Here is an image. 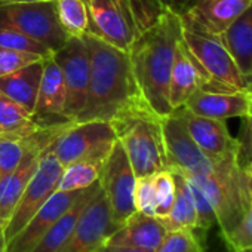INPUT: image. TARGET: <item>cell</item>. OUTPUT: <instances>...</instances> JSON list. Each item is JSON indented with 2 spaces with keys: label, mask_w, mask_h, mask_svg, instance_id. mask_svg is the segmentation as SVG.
Segmentation results:
<instances>
[{
  "label": "cell",
  "mask_w": 252,
  "mask_h": 252,
  "mask_svg": "<svg viewBox=\"0 0 252 252\" xmlns=\"http://www.w3.org/2000/svg\"><path fill=\"white\" fill-rule=\"evenodd\" d=\"M116 141L117 134L110 122H71L49 149L61 165L67 166L83 159L104 162Z\"/></svg>",
  "instance_id": "7"
},
{
  "label": "cell",
  "mask_w": 252,
  "mask_h": 252,
  "mask_svg": "<svg viewBox=\"0 0 252 252\" xmlns=\"http://www.w3.org/2000/svg\"><path fill=\"white\" fill-rule=\"evenodd\" d=\"M156 252H205L194 230L168 231Z\"/></svg>",
  "instance_id": "31"
},
{
  "label": "cell",
  "mask_w": 252,
  "mask_h": 252,
  "mask_svg": "<svg viewBox=\"0 0 252 252\" xmlns=\"http://www.w3.org/2000/svg\"><path fill=\"white\" fill-rule=\"evenodd\" d=\"M23 2H40V0H0V6L12 5V3H23Z\"/></svg>",
  "instance_id": "40"
},
{
  "label": "cell",
  "mask_w": 252,
  "mask_h": 252,
  "mask_svg": "<svg viewBox=\"0 0 252 252\" xmlns=\"http://www.w3.org/2000/svg\"><path fill=\"white\" fill-rule=\"evenodd\" d=\"M0 26H9L23 32L42 43L52 54L61 49L70 39L60 24L55 0L0 6Z\"/></svg>",
  "instance_id": "8"
},
{
  "label": "cell",
  "mask_w": 252,
  "mask_h": 252,
  "mask_svg": "<svg viewBox=\"0 0 252 252\" xmlns=\"http://www.w3.org/2000/svg\"><path fill=\"white\" fill-rule=\"evenodd\" d=\"M181 30L180 14L172 8H160L128 52L137 86L149 108L160 119L172 113L168 98L169 79Z\"/></svg>",
  "instance_id": "2"
},
{
  "label": "cell",
  "mask_w": 252,
  "mask_h": 252,
  "mask_svg": "<svg viewBox=\"0 0 252 252\" xmlns=\"http://www.w3.org/2000/svg\"><path fill=\"white\" fill-rule=\"evenodd\" d=\"M65 83L63 71L57 64L54 55L43 60V73L40 80V88L37 94L36 107L33 111V119L42 126H52L60 123L73 122L65 117Z\"/></svg>",
  "instance_id": "16"
},
{
  "label": "cell",
  "mask_w": 252,
  "mask_h": 252,
  "mask_svg": "<svg viewBox=\"0 0 252 252\" xmlns=\"http://www.w3.org/2000/svg\"><path fill=\"white\" fill-rule=\"evenodd\" d=\"M227 252H252V246L243 248V249H227Z\"/></svg>",
  "instance_id": "41"
},
{
  "label": "cell",
  "mask_w": 252,
  "mask_h": 252,
  "mask_svg": "<svg viewBox=\"0 0 252 252\" xmlns=\"http://www.w3.org/2000/svg\"><path fill=\"white\" fill-rule=\"evenodd\" d=\"M155 187H156V212H155V215L158 218H163L168 215V212L171 211L174 200H175L177 186H175L174 174L169 169L155 174Z\"/></svg>",
  "instance_id": "30"
},
{
  "label": "cell",
  "mask_w": 252,
  "mask_h": 252,
  "mask_svg": "<svg viewBox=\"0 0 252 252\" xmlns=\"http://www.w3.org/2000/svg\"><path fill=\"white\" fill-rule=\"evenodd\" d=\"M83 190L54 191L52 196L43 203V206L24 225V228L6 245V252H32L42 236L64 212L68 211V208L79 199Z\"/></svg>",
  "instance_id": "15"
},
{
  "label": "cell",
  "mask_w": 252,
  "mask_h": 252,
  "mask_svg": "<svg viewBox=\"0 0 252 252\" xmlns=\"http://www.w3.org/2000/svg\"><path fill=\"white\" fill-rule=\"evenodd\" d=\"M246 85H248V91H252V73H251L249 77L246 79Z\"/></svg>",
  "instance_id": "42"
},
{
  "label": "cell",
  "mask_w": 252,
  "mask_h": 252,
  "mask_svg": "<svg viewBox=\"0 0 252 252\" xmlns=\"http://www.w3.org/2000/svg\"><path fill=\"white\" fill-rule=\"evenodd\" d=\"M166 234L168 230L158 217L137 211L116 228V231L108 237L107 243L156 252Z\"/></svg>",
  "instance_id": "19"
},
{
  "label": "cell",
  "mask_w": 252,
  "mask_h": 252,
  "mask_svg": "<svg viewBox=\"0 0 252 252\" xmlns=\"http://www.w3.org/2000/svg\"><path fill=\"white\" fill-rule=\"evenodd\" d=\"M189 2L190 0H159V5H160V8L166 6V8H172L177 12H180Z\"/></svg>",
  "instance_id": "37"
},
{
  "label": "cell",
  "mask_w": 252,
  "mask_h": 252,
  "mask_svg": "<svg viewBox=\"0 0 252 252\" xmlns=\"http://www.w3.org/2000/svg\"><path fill=\"white\" fill-rule=\"evenodd\" d=\"M49 147L40 155L36 172L30 178L12 215L3 225L2 234L6 245L24 228V225L43 206V203L52 196V193L58 190V183L64 166L55 158Z\"/></svg>",
  "instance_id": "9"
},
{
  "label": "cell",
  "mask_w": 252,
  "mask_h": 252,
  "mask_svg": "<svg viewBox=\"0 0 252 252\" xmlns=\"http://www.w3.org/2000/svg\"><path fill=\"white\" fill-rule=\"evenodd\" d=\"M243 134H245V141H240V143H246V146L251 150V158H252V119L251 117H245Z\"/></svg>",
  "instance_id": "38"
},
{
  "label": "cell",
  "mask_w": 252,
  "mask_h": 252,
  "mask_svg": "<svg viewBox=\"0 0 252 252\" xmlns=\"http://www.w3.org/2000/svg\"><path fill=\"white\" fill-rule=\"evenodd\" d=\"M61 27L70 37H82L88 33L89 17L85 0H55Z\"/></svg>",
  "instance_id": "28"
},
{
  "label": "cell",
  "mask_w": 252,
  "mask_h": 252,
  "mask_svg": "<svg viewBox=\"0 0 252 252\" xmlns=\"http://www.w3.org/2000/svg\"><path fill=\"white\" fill-rule=\"evenodd\" d=\"M175 178V186H177V193H175V200L168 212L166 217L159 218L163 225L166 227L168 231L174 230H199V221H197V212L193 205L186 178L183 174L177 171H171Z\"/></svg>",
  "instance_id": "25"
},
{
  "label": "cell",
  "mask_w": 252,
  "mask_h": 252,
  "mask_svg": "<svg viewBox=\"0 0 252 252\" xmlns=\"http://www.w3.org/2000/svg\"><path fill=\"white\" fill-rule=\"evenodd\" d=\"M202 86V77L200 73L184 46L183 40H180L174 58V65L171 71V79H169V105L172 111L175 108H180L186 104L189 96Z\"/></svg>",
  "instance_id": "24"
},
{
  "label": "cell",
  "mask_w": 252,
  "mask_h": 252,
  "mask_svg": "<svg viewBox=\"0 0 252 252\" xmlns=\"http://www.w3.org/2000/svg\"><path fill=\"white\" fill-rule=\"evenodd\" d=\"M251 3L252 0H190L178 14L200 30L221 36Z\"/></svg>",
  "instance_id": "17"
},
{
  "label": "cell",
  "mask_w": 252,
  "mask_h": 252,
  "mask_svg": "<svg viewBox=\"0 0 252 252\" xmlns=\"http://www.w3.org/2000/svg\"><path fill=\"white\" fill-rule=\"evenodd\" d=\"M194 114L227 120L230 117H249L251 101L248 91L236 92H214L197 88L183 105Z\"/></svg>",
  "instance_id": "18"
},
{
  "label": "cell",
  "mask_w": 252,
  "mask_h": 252,
  "mask_svg": "<svg viewBox=\"0 0 252 252\" xmlns=\"http://www.w3.org/2000/svg\"><path fill=\"white\" fill-rule=\"evenodd\" d=\"M99 184L110 205L113 221L119 227L132 214L137 212V206H135L137 177L119 140L113 146L110 155L107 156L102 165Z\"/></svg>",
  "instance_id": "10"
},
{
  "label": "cell",
  "mask_w": 252,
  "mask_h": 252,
  "mask_svg": "<svg viewBox=\"0 0 252 252\" xmlns=\"http://www.w3.org/2000/svg\"><path fill=\"white\" fill-rule=\"evenodd\" d=\"M116 228L107 197L99 189L83 208L73 234L61 252H98Z\"/></svg>",
  "instance_id": "13"
},
{
  "label": "cell",
  "mask_w": 252,
  "mask_h": 252,
  "mask_svg": "<svg viewBox=\"0 0 252 252\" xmlns=\"http://www.w3.org/2000/svg\"><path fill=\"white\" fill-rule=\"evenodd\" d=\"M104 162L83 159L64 166L58 183V190L74 191V190H83L95 184L96 181H99Z\"/></svg>",
  "instance_id": "27"
},
{
  "label": "cell",
  "mask_w": 252,
  "mask_h": 252,
  "mask_svg": "<svg viewBox=\"0 0 252 252\" xmlns=\"http://www.w3.org/2000/svg\"><path fill=\"white\" fill-rule=\"evenodd\" d=\"M0 48L36 54L43 58L52 55V52L48 48H45L42 43H39L37 40L32 39L30 36L9 26H0Z\"/></svg>",
  "instance_id": "29"
},
{
  "label": "cell",
  "mask_w": 252,
  "mask_h": 252,
  "mask_svg": "<svg viewBox=\"0 0 252 252\" xmlns=\"http://www.w3.org/2000/svg\"><path fill=\"white\" fill-rule=\"evenodd\" d=\"M99 189H101L99 181H96L95 184L86 187L83 190V193L79 196V199L68 208V211L64 212L51 225V228L42 236V239L37 242V245L33 248L32 252H61L64 249V246L67 245L70 236L73 234V230L76 227V222H77L83 208L86 206L89 199Z\"/></svg>",
  "instance_id": "23"
},
{
  "label": "cell",
  "mask_w": 252,
  "mask_h": 252,
  "mask_svg": "<svg viewBox=\"0 0 252 252\" xmlns=\"http://www.w3.org/2000/svg\"><path fill=\"white\" fill-rule=\"evenodd\" d=\"M181 40L202 77V89L214 92L248 91L246 79L236 67L218 36L209 34L181 18Z\"/></svg>",
  "instance_id": "4"
},
{
  "label": "cell",
  "mask_w": 252,
  "mask_h": 252,
  "mask_svg": "<svg viewBox=\"0 0 252 252\" xmlns=\"http://www.w3.org/2000/svg\"><path fill=\"white\" fill-rule=\"evenodd\" d=\"M111 125L137 178L168 169L160 117L146 111Z\"/></svg>",
  "instance_id": "5"
},
{
  "label": "cell",
  "mask_w": 252,
  "mask_h": 252,
  "mask_svg": "<svg viewBox=\"0 0 252 252\" xmlns=\"http://www.w3.org/2000/svg\"><path fill=\"white\" fill-rule=\"evenodd\" d=\"M43 152L34 150L26 156V159L9 174L0 177V224H3L12 215L18 205L30 178L36 172Z\"/></svg>",
  "instance_id": "22"
},
{
  "label": "cell",
  "mask_w": 252,
  "mask_h": 252,
  "mask_svg": "<svg viewBox=\"0 0 252 252\" xmlns=\"http://www.w3.org/2000/svg\"><path fill=\"white\" fill-rule=\"evenodd\" d=\"M243 168H245V172H246L248 180H249V190H251V196H252V158L248 162V165H243Z\"/></svg>",
  "instance_id": "39"
},
{
  "label": "cell",
  "mask_w": 252,
  "mask_h": 252,
  "mask_svg": "<svg viewBox=\"0 0 252 252\" xmlns=\"http://www.w3.org/2000/svg\"><path fill=\"white\" fill-rule=\"evenodd\" d=\"M178 172V171H177ZM181 174V172H180ZM186 178V183H187V187H189V191H190V196H191V200H193V205L196 208V212H197V221H199V230L200 231H206L209 230L212 225L217 224V217H215V212L209 203V200L206 199V196L203 194V191L190 180L187 178L186 175H183Z\"/></svg>",
  "instance_id": "32"
},
{
  "label": "cell",
  "mask_w": 252,
  "mask_h": 252,
  "mask_svg": "<svg viewBox=\"0 0 252 252\" xmlns=\"http://www.w3.org/2000/svg\"><path fill=\"white\" fill-rule=\"evenodd\" d=\"M39 128L42 125L33 119L30 111L0 92V134L30 135Z\"/></svg>",
  "instance_id": "26"
},
{
  "label": "cell",
  "mask_w": 252,
  "mask_h": 252,
  "mask_svg": "<svg viewBox=\"0 0 252 252\" xmlns=\"http://www.w3.org/2000/svg\"><path fill=\"white\" fill-rule=\"evenodd\" d=\"M43 60L45 58L34 61L11 74L0 77V92L18 102L32 114L34 111L40 88Z\"/></svg>",
  "instance_id": "21"
},
{
  "label": "cell",
  "mask_w": 252,
  "mask_h": 252,
  "mask_svg": "<svg viewBox=\"0 0 252 252\" xmlns=\"http://www.w3.org/2000/svg\"><path fill=\"white\" fill-rule=\"evenodd\" d=\"M249 92V101H251V114H249V117L252 119V91H248Z\"/></svg>",
  "instance_id": "43"
},
{
  "label": "cell",
  "mask_w": 252,
  "mask_h": 252,
  "mask_svg": "<svg viewBox=\"0 0 252 252\" xmlns=\"http://www.w3.org/2000/svg\"><path fill=\"white\" fill-rule=\"evenodd\" d=\"M222 239L227 249H243L252 246V202L243 218Z\"/></svg>",
  "instance_id": "33"
},
{
  "label": "cell",
  "mask_w": 252,
  "mask_h": 252,
  "mask_svg": "<svg viewBox=\"0 0 252 252\" xmlns=\"http://www.w3.org/2000/svg\"><path fill=\"white\" fill-rule=\"evenodd\" d=\"M98 252H150L132 246H122V245H113V243H105Z\"/></svg>",
  "instance_id": "36"
},
{
  "label": "cell",
  "mask_w": 252,
  "mask_h": 252,
  "mask_svg": "<svg viewBox=\"0 0 252 252\" xmlns=\"http://www.w3.org/2000/svg\"><path fill=\"white\" fill-rule=\"evenodd\" d=\"M60 65L65 83V117L76 120L83 110L91 79V57L88 45L82 37H70L65 45L52 54Z\"/></svg>",
  "instance_id": "11"
},
{
  "label": "cell",
  "mask_w": 252,
  "mask_h": 252,
  "mask_svg": "<svg viewBox=\"0 0 252 252\" xmlns=\"http://www.w3.org/2000/svg\"><path fill=\"white\" fill-rule=\"evenodd\" d=\"M85 3L89 17L88 33L123 52L131 51L147 26L134 0H85Z\"/></svg>",
  "instance_id": "6"
},
{
  "label": "cell",
  "mask_w": 252,
  "mask_h": 252,
  "mask_svg": "<svg viewBox=\"0 0 252 252\" xmlns=\"http://www.w3.org/2000/svg\"><path fill=\"white\" fill-rule=\"evenodd\" d=\"M162 134L169 171L184 174H209L214 171L215 160L197 147L177 110L162 117Z\"/></svg>",
  "instance_id": "12"
},
{
  "label": "cell",
  "mask_w": 252,
  "mask_h": 252,
  "mask_svg": "<svg viewBox=\"0 0 252 252\" xmlns=\"http://www.w3.org/2000/svg\"><path fill=\"white\" fill-rule=\"evenodd\" d=\"M209 200L222 237L243 218L251 206L249 180L240 163V152L217 159L209 174H184Z\"/></svg>",
  "instance_id": "3"
},
{
  "label": "cell",
  "mask_w": 252,
  "mask_h": 252,
  "mask_svg": "<svg viewBox=\"0 0 252 252\" xmlns=\"http://www.w3.org/2000/svg\"><path fill=\"white\" fill-rule=\"evenodd\" d=\"M135 206L137 211L155 215L156 212V187H155V175L137 178L135 184Z\"/></svg>",
  "instance_id": "34"
},
{
  "label": "cell",
  "mask_w": 252,
  "mask_h": 252,
  "mask_svg": "<svg viewBox=\"0 0 252 252\" xmlns=\"http://www.w3.org/2000/svg\"><path fill=\"white\" fill-rule=\"evenodd\" d=\"M175 110L183 117L193 141L209 159L217 160L242 150L240 141L230 135L225 120L203 117L191 113L186 107Z\"/></svg>",
  "instance_id": "14"
},
{
  "label": "cell",
  "mask_w": 252,
  "mask_h": 252,
  "mask_svg": "<svg viewBox=\"0 0 252 252\" xmlns=\"http://www.w3.org/2000/svg\"><path fill=\"white\" fill-rule=\"evenodd\" d=\"M83 39L91 57V79L85 107L74 122L116 123L138 113L152 111L137 86L129 54L89 33H85Z\"/></svg>",
  "instance_id": "1"
},
{
  "label": "cell",
  "mask_w": 252,
  "mask_h": 252,
  "mask_svg": "<svg viewBox=\"0 0 252 252\" xmlns=\"http://www.w3.org/2000/svg\"><path fill=\"white\" fill-rule=\"evenodd\" d=\"M43 57L29 52H21L15 49L0 48V77L11 74L34 61L42 60Z\"/></svg>",
  "instance_id": "35"
},
{
  "label": "cell",
  "mask_w": 252,
  "mask_h": 252,
  "mask_svg": "<svg viewBox=\"0 0 252 252\" xmlns=\"http://www.w3.org/2000/svg\"><path fill=\"white\" fill-rule=\"evenodd\" d=\"M245 79L252 73V3L218 36Z\"/></svg>",
  "instance_id": "20"
}]
</instances>
